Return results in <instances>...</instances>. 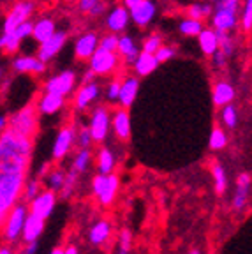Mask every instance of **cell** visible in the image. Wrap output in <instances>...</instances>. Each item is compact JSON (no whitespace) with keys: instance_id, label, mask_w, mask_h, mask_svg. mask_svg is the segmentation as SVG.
<instances>
[{"instance_id":"8d00e7d4","label":"cell","mask_w":252,"mask_h":254,"mask_svg":"<svg viewBox=\"0 0 252 254\" xmlns=\"http://www.w3.org/2000/svg\"><path fill=\"white\" fill-rule=\"evenodd\" d=\"M119 43H120V36H117L115 32H110V34H104L99 41V48L103 50H108V52H117L119 50Z\"/></svg>"},{"instance_id":"6da1fadb","label":"cell","mask_w":252,"mask_h":254,"mask_svg":"<svg viewBox=\"0 0 252 254\" xmlns=\"http://www.w3.org/2000/svg\"><path fill=\"white\" fill-rule=\"evenodd\" d=\"M28 163L25 161H2L0 164V214L7 217L9 206L14 205L23 187V173Z\"/></svg>"},{"instance_id":"d6986e66","label":"cell","mask_w":252,"mask_h":254,"mask_svg":"<svg viewBox=\"0 0 252 254\" xmlns=\"http://www.w3.org/2000/svg\"><path fill=\"white\" fill-rule=\"evenodd\" d=\"M197 44H199V50L203 55L206 57H212L213 53L221 48V39H219V32L215 30L213 27L205 28V30L201 32L199 36H197Z\"/></svg>"},{"instance_id":"ba28073f","label":"cell","mask_w":252,"mask_h":254,"mask_svg":"<svg viewBox=\"0 0 252 254\" xmlns=\"http://www.w3.org/2000/svg\"><path fill=\"white\" fill-rule=\"evenodd\" d=\"M12 71L20 74H44L46 72V62L34 55H18L11 60Z\"/></svg>"},{"instance_id":"d6a6232c","label":"cell","mask_w":252,"mask_h":254,"mask_svg":"<svg viewBox=\"0 0 252 254\" xmlns=\"http://www.w3.org/2000/svg\"><path fill=\"white\" fill-rule=\"evenodd\" d=\"M226 143H228L226 132L222 131L221 127H213L208 138V147L212 148V150H222V148L226 147Z\"/></svg>"},{"instance_id":"b9f144b4","label":"cell","mask_w":252,"mask_h":254,"mask_svg":"<svg viewBox=\"0 0 252 254\" xmlns=\"http://www.w3.org/2000/svg\"><path fill=\"white\" fill-rule=\"evenodd\" d=\"M175 55H177V50H175L173 46H170V44H162V46L157 50V53H155V57H157V60L161 64L175 59Z\"/></svg>"},{"instance_id":"8992f818","label":"cell","mask_w":252,"mask_h":254,"mask_svg":"<svg viewBox=\"0 0 252 254\" xmlns=\"http://www.w3.org/2000/svg\"><path fill=\"white\" fill-rule=\"evenodd\" d=\"M76 87V72L71 69L59 72L57 76H52L44 81V92H55L60 95H69Z\"/></svg>"},{"instance_id":"4dcf8cb0","label":"cell","mask_w":252,"mask_h":254,"mask_svg":"<svg viewBox=\"0 0 252 254\" xmlns=\"http://www.w3.org/2000/svg\"><path fill=\"white\" fill-rule=\"evenodd\" d=\"M110 231H111V228L106 221L95 222V226L90 230V242L95 244V246H97V244H103L104 240L110 237Z\"/></svg>"},{"instance_id":"4316f807","label":"cell","mask_w":252,"mask_h":254,"mask_svg":"<svg viewBox=\"0 0 252 254\" xmlns=\"http://www.w3.org/2000/svg\"><path fill=\"white\" fill-rule=\"evenodd\" d=\"M249 189H251V175L242 173L237 179V192L233 198V206L235 210H242L249 199Z\"/></svg>"},{"instance_id":"7c38bea8","label":"cell","mask_w":252,"mask_h":254,"mask_svg":"<svg viewBox=\"0 0 252 254\" xmlns=\"http://www.w3.org/2000/svg\"><path fill=\"white\" fill-rule=\"evenodd\" d=\"M25 221H27V215H25V205H14L12 206L11 214L7 217V224H5V238L14 242L16 238L23 233Z\"/></svg>"},{"instance_id":"8fae6325","label":"cell","mask_w":252,"mask_h":254,"mask_svg":"<svg viewBox=\"0 0 252 254\" xmlns=\"http://www.w3.org/2000/svg\"><path fill=\"white\" fill-rule=\"evenodd\" d=\"M101 37L95 32H85L76 39L74 43V55L78 60H90L94 53L97 52Z\"/></svg>"},{"instance_id":"74e56055","label":"cell","mask_w":252,"mask_h":254,"mask_svg":"<svg viewBox=\"0 0 252 254\" xmlns=\"http://www.w3.org/2000/svg\"><path fill=\"white\" fill-rule=\"evenodd\" d=\"M90 157H92L90 150H88V148H81L74 159V166H72V170H76L78 173L85 171L88 168V163H90Z\"/></svg>"},{"instance_id":"4fadbf2b","label":"cell","mask_w":252,"mask_h":254,"mask_svg":"<svg viewBox=\"0 0 252 254\" xmlns=\"http://www.w3.org/2000/svg\"><path fill=\"white\" fill-rule=\"evenodd\" d=\"M155 14H157V4L154 0H143L141 4L130 9V20L134 25H138L141 28L152 23Z\"/></svg>"},{"instance_id":"52a82bcc","label":"cell","mask_w":252,"mask_h":254,"mask_svg":"<svg viewBox=\"0 0 252 254\" xmlns=\"http://www.w3.org/2000/svg\"><path fill=\"white\" fill-rule=\"evenodd\" d=\"M240 25V18H238V12L228 9L224 5L215 4L212 14V27L219 32H231Z\"/></svg>"},{"instance_id":"f5cc1de1","label":"cell","mask_w":252,"mask_h":254,"mask_svg":"<svg viewBox=\"0 0 252 254\" xmlns=\"http://www.w3.org/2000/svg\"><path fill=\"white\" fill-rule=\"evenodd\" d=\"M36 251H37V240H34V242H28L27 253L25 254H36Z\"/></svg>"},{"instance_id":"9a60e30c","label":"cell","mask_w":252,"mask_h":254,"mask_svg":"<svg viewBox=\"0 0 252 254\" xmlns=\"http://www.w3.org/2000/svg\"><path fill=\"white\" fill-rule=\"evenodd\" d=\"M129 21L132 20H130V11L126 5H115L106 14V28L110 32H115V34L126 30Z\"/></svg>"},{"instance_id":"3957f363","label":"cell","mask_w":252,"mask_h":254,"mask_svg":"<svg viewBox=\"0 0 252 254\" xmlns=\"http://www.w3.org/2000/svg\"><path fill=\"white\" fill-rule=\"evenodd\" d=\"M37 106L27 104L16 113L9 117V129L16 132H21L25 136H34L37 131Z\"/></svg>"},{"instance_id":"484cf974","label":"cell","mask_w":252,"mask_h":254,"mask_svg":"<svg viewBox=\"0 0 252 254\" xmlns=\"http://www.w3.org/2000/svg\"><path fill=\"white\" fill-rule=\"evenodd\" d=\"M44 221L46 219L39 217V215L36 214H28L27 215V221H25V228H23V240L25 242H34V240H37V238L41 237V233H43L44 230Z\"/></svg>"},{"instance_id":"91938a15","label":"cell","mask_w":252,"mask_h":254,"mask_svg":"<svg viewBox=\"0 0 252 254\" xmlns=\"http://www.w3.org/2000/svg\"><path fill=\"white\" fill-rule=\"evenodd\" d=\"M190 254H201V253L197 249H194V251H190Z\"/></svg>"},{"instance_id":"7402d4cb","label":"cell","mask_w":252,"mask_h":254,"mask_svg":"<svg viewBox=\"0 0 252 254\" xmlns=\"http://www.w3.org/2000/svg\"><path fill=\"white\" fill-rule=\"evenodd\" d=\"M139 92V79L136 76H127L122 81V90H120V99L119 103L122 104V108L132 106V103L136 101Z\"/></svg>"},{"instance_id":"30bf717a","label":"cell","mask_w":252,"mask_h":254,"mask_svg":"<svg viewBox=\"0 0 252 254\" xmlns=\"http://www.w3.org/2000/svg\"><path fill=\"white\" fill-rule=\"evenodd\" d=\"M110 111L104 106H97L92 111V119H90V131L94 136V141H104L110 131Z\"/></svg>"},{"instance_id":"94428289","label":"cell","mask_w":252,"mask_h":254,"mask_svg":"<svg viewBox=\"0 0 252 254\" xmlns=\"http://www.w3.org/2000/svg\"><path fill=\"white\" fill-rule=\"evenodd\" d=\"M208 2H219V0H208Z\"/></svg>"},{"instance_id":"f1b7e54d","label":"cell","mask_w":252,"mask_h":254,"mask_svg":"<svg viewBox=\"0 0 252 254\" xmlns=\"http://www.w3.org/2000/svg\"><path fill=\"white\" fill-rule=\"evenodd\" d=\"M117 190H119V177L110 173L108 175L106 186H104L103 192H101V196H99L101 203H103V205H110V203L115 199V196H117Z\"/></svg>"},{"instance_id":"ee69618b","label":"cell","mask_w":252,"mask_h":254,"mask_svg":"<svg viewBox=\"0 0 252 254\" xmlns=\"http://www.w3.org/2000/svg\"><path fill=\"white\" fill-rule=\"evenodd\" d=\"M92 141H94V136H92L90 127H81L78 132V143L81 145V148H88Z\"/></svg>"},{"instance_id":"6f0895ef","label":"cell","mask_w":252,"mask_h":254,"mask_svg":"<svg viewBox=\"0 0 252 254\" xmlns=\"http://www.w3.org/2000/svg\"><path fill=\"white\" fill-rule=\"evenodd\" d=\"M52 254H65V251H62V249H55Z\"/></svg>"},{"instance_id":"7bdbcfd3","label":"cell","mask_w":252,"mask_h":254,"mask_svg":"<svg viewBox=\"0 0 252 254\" xmlns=\"http://www.w3.org/2000/svg\"><path fill=\"white\" fill-rule=\"evenodd\" d=\"M48 184H50V187H52L53 190L62 189L63 184H65V173H63L62 170L52 171V175H50V180H48Z\"/></svg>"},{"instance_id":"9f6ffc18","label":"cell","mask_w":252,"mask_h":254,"mask_svg":"<svg viewBox=\"0 0 252 254\" xmlns=\"http://www.w3.org/2000/svg\"><path fill=\"white\" fill-rule=\"evenodd\" d=\"M48 168H50V164H48V163H44L43 166H41V170H39V175H44V173H46V171H48Z\"/></svg>"},{"instance_id":"ab89813d","label":"cell","mask_w":252,"mask_h":254,"mask_svg":"<svg viewBox=\"0 0 252 254\" xmlns=\"http://www.w3.org/2000/svg\"><path fill=\"white\" fill-rule=\"evenodd\" d=\"M122 81L124 79L120 78H115L111 79L110 83L106 87V97L110 101H119L120 99V90H122Z\"/></svg>"},{"instance_id":"6125c7cd","label":"cell","mask_w":252,"mask_h":254,"mask_svg":"<svg viewBox=\"0 0 252 254\" xmlns=\"http://www.w3.org/2000/svg\"><path fill=\"white\" fill-rule=\"evenodd\" d=\"M65 2H72V0H65Z\"/></svg>"},{"instance_id":"bcb514c9","label":"cell","mask_w":252,"mask_h":254,"mask_svg":"<svg viewBox=\"0 0 252 254\" xmlns=\"http://www.w3.org/2000/svg\"><path fill=\"white\" fill-rule=\"evenodd\" d=\"M130 242H132V233L129 230H124L120 235V251L119 254H129Z\"/></svg>"},{"instance_id":"44dd1931","label":"cell","mask_w":252,"mask_h":254,"mask_svg":"<svg viewBox=\"0 0 252 254\" xmlns=\"http://www.w3.org/2000/svg\"><path fill=\"white\" fill-rule=\"evenodd\" d=\"M111 122H113V131H115V134H117V138L122 139V141L129 139V136H130V115H129V111H127V108H122V110L115 111Z\"/></svg>"},{"instance_id":"1f68e13d","label":"cell","mask_w":252,"mask_h":254,"mask_svg":"<svg viewBox=\"0 0 252 254\" xmlns=\"http://www.w3.org/2000/svg\"><path fill=\"white\" fill-rule=\"evenodd\" d=\"M99 173H104V175H110L113 171L115 166V155L110 148H103V150L99 152Z\"/></svg>"},{"instance_id":"2e32d148","label":"cell","mask_w":252,"mask_h":254,"mask_svg":"<svg viewBox=\"0 0 252 254\" xmlns=\"http://www.w3.org/2000/svg\"><path fill=\"white\" fill-rule=\"evenodd\" d=\"M101 94V85L97 81H85L81 85V88H78L74 95V106L76 110H87L92 103L99 97Z\"/></svg>"},{"instance_id":"f907efd6","label":"cell","mask_w":252,"mask_h":254,"mask_svg":"<svg viewBox=\"0 0 252 254\" xmlns=\"http://www.w3.org/2000/svg\"><path fill=\"white\" fill-rule=\"evenodd\" d=\"M104 12H106V5H104L103 2H99V4L90 11V16H101V14H104Z\"/></svg>"},{"instance_id":"816d5d0a","label":"cell","mask_w":252,"mask_h":254,"mask_svg":"<svg viewBox=\"0 0 252 254\" xmlns=\"http://www.w3.org/2000/svg\"><path fill=\"white\" fill-rule=\"evenodd\" d=\"M141 2H143V0H124V5H126V7L130 11V9L136 7V5L141 4Z\"/></svg>"},{"instance_id":"277c9868","label":"cell","mask_w":252,"mask_h":254,"mask_svg":"<svg viewBox=\"0 0 252 254\" xmlns=\"http://www.w3.org/2000/svg\"><path fill=\"white\" fill-rule=\"evenodd\" d=\"M36 11V4L32 0H18L14 5L7 11L2 23V34H9L16 27H20L27 20H30V16Z\"/></svg>"},{"instance_id":"d590c367","label":"cell","mask_w":252,"mask_h":254,"mask_svg":"<svg viewBox=\"0 0 252 254\" xmlns=\"http://www.w3.org/2000/svg\"><path fill=\"white\" fill-rule=\"evenodd\" d=\"M240 27L244 32L252 30V0H245L244 9H242V16H240Z\"/></svg>"},{"instance_id":"7dc6e473","label":"cell","mask_w":252,"mask_h":254,"mask_svg":"<svg viewBox=\"0 0 252 254\" xmlns=\"http://www.w3.org/2000/svg\"><path fill=\"white\" fill-rule=\"evenodd\" d=\"M37 192H39V182H37V180H30V182L27 184V189H25V198H27L28 201H34V199L39 196Z\"/></svg>"},{"instance_id":"680465c9","label":"cell","mask_w":252,"mask_h":254,"mask_svg":"<svg viewBox=\"0 0 252 254\" xmlns=\"http://www.w3.org/2000/svg\"><path fill=\"white\" fill-rule=\"evenodd\" d=\"M0 254H11V251H9V249H2V253H0Z\"/></svg>"},{"instance_id":"7a4b0ae2","label":"cell","mask_w":252,"mask_h":254,"mask_svg":"<svg viewBox=\"0 0 252 254\" xmlns=\"http://www.w3.org/2000/svg\"><path fill=\"white\" fill-rule=\"evenodd\" d=\"M32 154V138L12 129H5L0 138V159L2 161H25Z\"/></svg>"},{"instance_id":"681fc988","label":"cell","mask_w":252,"mask_h":254,"mask_svg":"<svg viewBox=\"0 0 252 254\" xmlns=\"http://www.w3.org/2000/svg\"><path fill=\"white\" fill-rule=\"evenodd\" d=\"M101 0H78V9L79 12H85V14H90V11L99 4Z\"/></svg>"},{"instance_id":"836d02e7","label":"cell","mask_w":252,"mask_h":254,"mask_svg":"<svg viewBox=\"0 0 252 254\" xmlns=\"http://www.w3.org/2000/svg\"><path fill=\"white\" fill-rule=\"evenodd\" d=\"M221 119H222V122H224V126L229 127V129L237 127V122H238L237 108L233 106L231 103L226 104V106H222V110H221Z\"/></svg>"},{"instance_id":"e575fe53","label":"cell","mask_w":252,"mask_h":254,"mask_svg":"<svg viewBox=\"0 0 252 254\" xmlns=\"http://www.w3.org/2000/svg\"><path fill=\"white\" fill-rule=\"evenodd\" d=\"M212 173H213V180H215V192L217 194H222L226 190V186H228L224 168H222L221 164H215V166L212 168Z\"/></svg>"},{"instance_id":"5bb4252c","label":"cell","mask_w":252,"mask_h":254,"mask_svg":"<svg viewBox=\"0 0 252 254\" xmlns=\"http://www.w3.org/2000/svg\"><path fill=\"white\" fill-rule=\"evenodd\" d=\"M74 139H76V132L72 127H62L59 131L55 138V143H53V150H52V155L53 159L60 161L67 155V152L71 150V147L74 145Z\"/></svg>"},{"instance_id":"f35d334b","label":"cell","mask_w":252,"mask_h":254,"mask_svg":"<svg viewBox=\"0 0 252 254\" xmlns=\"http://www.w3.org/2000/svg\"><path fill=\"white\" fill-rule=\"evenodd\" d=\"M162 37L159 36V34H152V36H148L145 41H143L141 44V50L146 53H157V50L162 46Z\"/></svg>"},{"instance_id":"d4e9b609","label":"cell","mask_w":252,"mask_h":254,"mask_svg":"<svg viewBox=\"0 0 252 254\" xmlns=\"http://www.w3.org/2000/svg\"><path fill=\"white\" fill-rule=\"evenodd\" d=\"M233 99H235V88H233L231 83L221 79V81H217V83L213 85L212 101L215 106L222 108V106H226V104L233 103Z\"/></svg>"},{"instance_id":"83f0119b","label":"cell","mask_w":252,"mask_h":254,"mask_svg":"<svg viewBox=\"0 0 252 254\" xmlns=\"http://www.w3.org/2000/svg\"><path fill=\"white\" fill-rule=\"evenodd\" d=\"M178 30H180V34H184V36L187 37H197L201 34V32L205 30V27H203V20H196V18H184V20L178 23Z\"/></svg>"},{"instance_id":"cb8c5ba5","label":"cell","mask_w":252,"mask_h":254,"mask_svg":"<svg viewBox=\"0 0 252 254\" xmlns=\"http://www.w3.org/2000/svg\"><path fill=\"white\" fill-rule=\"evenodd\" d=\"M117 52H119V55L124 59V62H127V64H130V65H132L143 50L138 46V44H136V41H134L132 37L124 34V36H120L119 50H117Z\"/></svg>"},{"instance_id":"e0dca14e","label":"cell","mask_w":252,"mask_h":254,"mask_svg":"<svg viewBox=\"0 0 252 254\" xmlns=\"http://www.w3.org/2000/svg\"><path fill=\"white\" fill-rule=\"evenodd\" d=\"M63 104H65V95L55 94V92H44L36 106L41 115H53L62 110Z\"/></svg>"},{"instance_id":"c3c4849f","label":"cell","mask_w":252,"mask_h":254,"mask_svg":"<svg viewBox=\"0 0 252 254\" xmlns=\"http://www.w3.org/2000/svg\"><path fill=\"white\" fill-rule=\"evenodd\" d=\"M228 59H229V57L226 55L224 52H222L221 48H219V50H217V52L212 55V64H213V65H215V67L222 69V67H224V65H226V62H228Z\"/></svg>"},{"instance_id":"603a6c76","label":"cell","mask_w":252,"mask_h":254,"mask_svg":"<svg viewBox=\"0 0 252 254\" xmlns=\"http://www.w3.org/2000/svg\"><path fill=\"white\" fill-rule=\"evenodd\" d=\"M159 60L155 57V53H146L141 52L139 57L136 59V62L132 64V69H134V74L138 76H148L159 67Z\"/></svg>"},{"instance_id":"f546056e","label":"cell","mask_w":252,"mask_h":254,"mask_svg":"<svg viewBox=\"0 0 252 254\" xmlns=\"http://www.w3.org/2000/svg\"><path fill=\"white\" fill-rule=\"evenodd\" d=\"M213 7L212 4H206V2H196V4H190L187 7V16L189 18H196V20H205V18H212Z\"/></svg>"},{"instance_id":"60d3db41","label":"cell","mask_w":252,"mask_h":254,"mask_svg":"<svg viewBox=\"0 0 252 254\" xmlns=\"http://www.w3.org/2000/svg\"><path fill=\"white\" fill-rule=\"evenodd\" d=\"M219 39H221V50L228 57H231L233 52H235V41H233V37L229 36V32H219Z\"/></svg>"},{"instance_id":"5b68a950","label":"cell","mask_w":252,"mask_h":254,"mask_svg":"<svg viewBox=\"0 0 252 254\" xmlns=\"http://www.w3.org/2000/svg\"><path fill=\"white\" fill-rule=\"evenodd\" d=\"M120 59L119 52H108L103 48H97V52L94 53L88 64H90V69L95 72L97 76H108L113 74L120 65Z\"/></svg>"},{"instance_id":"9c48e42d","label":"cell","mask_w":252,"mask_h":254,"mask_svg":"<svg viewBox=\"0 0 252 254\" xmlns=\"http://www.w3.org/2000/svg\"><path fill=\"white\" fill-rule=\"evenodd\" d=\"M67 43V32L65 30H57L55 36L50 37L48 41L39 44V50H37V57L44 62H50L53 60L60 52H62V48L65 46Z\"/></svg>"},{"instance_id":"f6af8a7d","label":"cell","mask_w":252,"mask_h":254,"mask_svg":"<svg viewBox=\"0 0 252 254\" xmlns=\"http://www.w3.org/2000/svg\"><path fill=\"white\" fill-rule=\"evenodd\" d=\"M76 177H78V171H76V170H72L71 173L67 175L65 184H63V187H62V198H67V196H71L72 187H74V182H76Z\"/></svg>"},{"instance_id":"11a10c76","label":"cell","mask_w":252,"mask_h":254,"mask_svg":"<svg viewBox=\"0 0 252 254\" xmlns=\"http://www.w3.org/2000/svg\"><path fill=\"white\" fill-rule=\"evenodd\" d=\"M65 254H78V249H76V247H67L65 249Z\"/></svg>"},{"instance_id":"ac0fdd59","label":"cell","mask_w":252,"mask_h":254,"mask_svg":"<svg viewBox=\"0 0 252 254\" xmlns=\"http://www.w3.org/2000/svg\"><path fill=\"white\" fill-rule=\"evenodd\" d=\"M55 190H46V192H43V194L37 196L34 201H32V214L39 215V217L43 219H48L50 215H52L53 208H55Z\"/></svg>"},{"instance_id":"ffe728a7","label":"cell","mask_w":252,"mask_h":254,"mask_svg":"<svg viewBox=\"0 0 252 254\" xmlns=\"http://www.w3.org/2000/svg\"><path fill=\"white\" fill-rule=\"evenodd\" d=\"M55 32H57L55 20L50 18V16H43L37 21H34V34H32V37H34L36 43L41 44L50 39V37L55 36Z\"/></svg>"},{"instance_id":"db71d44e","label":"cell","mask_w":252,"mask_h":254,"mask_svg":"<svg viewBox=\"0 0 252 254\" xmlns=\"http://www.w3.org/2000/svg\"><path fill=\"white\" fill-rule=\"evenodd\" d=\"M5 126H7V117H2V119H0V127H2V131H5Z\"/></svg>"}]
</instances>
